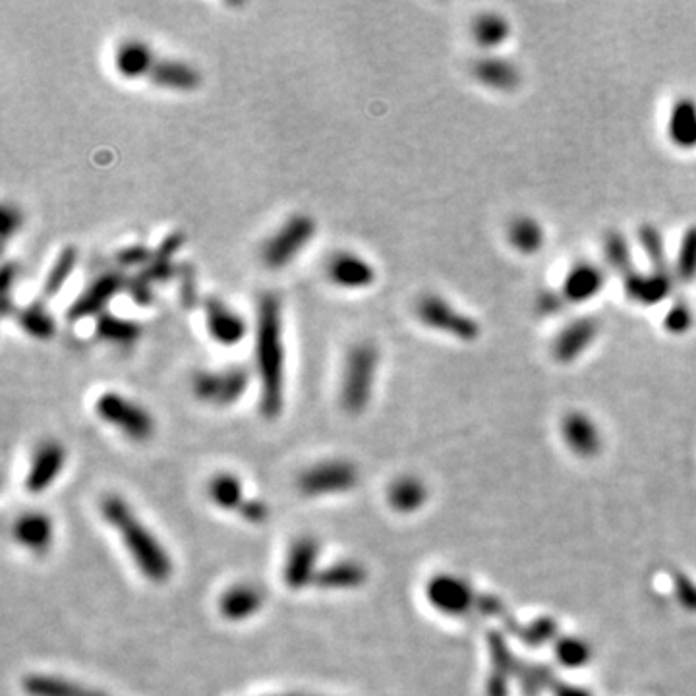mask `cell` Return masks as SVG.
I'll return each mask as SVG.
<instances>
[{"label": "cell", "mask_w": 696, "mask_h": 696, "mask_svg": "<svg viewBox=\"0 0 696 696\" xmlns=\"http://www.w3.org/2000/svg\"><path fill=\"white\" fill-rule=\"evenodd\" d=\"M14 318L18 321V327L35 341H51L57 333V321L41 302H31L24 308H18Z\"/></svg>", "instance_id": "obj_25"}, {"label": "cell", "mask_w": 696, "mask_h": 696, "mask_svg": "<svg viewBox=\"0 0 696 696\" xmlns=\"http://www.w3.org/2000/svg\"><path fill=\"white\" fill-rule=\"evenodd\" d=\"M184 244H186V234H184V232H169V234L157 244V248H155V252H153V258L174 261L176 254L182 250Z\"/></svg>", "instance_id": "obj_39"}, {"label": "cell", "mask_w": 696, "mask_h": 696, "mask_svg": "<svg viewBox=\"0 0 696 696\" xmlns=\"http://www.w3.org/2000/svg\"><path fill=\"white\" fill-rule=\"evenodd\" d=\"M209 497L215 505H219L221 509H238L244 505L242 499V484L238 482L236 476L232 474H217L211 478L209 482Z\"/></svg>", "instance_id": "obj_30"}, {"label": "cell", "mask_w": 696, "mask_h": 696, "mask_svg": "<svg viewBox=\"0 0 696 696\" xmlns=\"http://www.w3.org/2000/svg\"><path fill=\"white\" fill-rule=\"evenodd\" d=\"M22 225H24L22 211L12 203H4L2 205V238L8 240L10 236H14L22 229Z\"/></svg>", "instance_id": "obj_40"}, {"label": "cell", "mask_w": 696, "mask_h": 696, "mask_svg": "<svg viewBox=\"0 0 696 696\" xmlns=\"http://www.w3.org/2000/svg\"><path fill=\"white\" fill-rule=\"evenodd\" d=\"M157 62L151 47L140 39H128L120 43L115 51V70L122 80L149 78Z\"/></svg>", "instance_id": "obj_19"}, {"label": "cell", "mask_w": 696, "mask_h": 696, "mask_svg": "<svg viewBox=\"0 0 696 696\" xmlns=\"http://www.w3.org/2000/svg\"><path fill=\"white\" fill-rule=\"evenodd\" d=\"M604 252H606L609 267L615 273H619L623 279H627L629 275H633L637 271V267L633 265V260H631L629 242L621 232H608L606 242H604Z\"/></svg>", "instance_id": "obj_31"}, {"label": "cell", "mask_w": 696, "mask_h": 696, "mask_svg": "<svg viewBox=\"0 0 696 696\" xmlns=\"http://www.w3.org/2000/svg\"><path fill=\"white\" fill-rule=\"evenodd\" d=\"M675 275L671 271H650L640 273L635 271L627 279H623V287L627 296L640 306H656L664 302L673 289Z\"/></svg>", "instance_id": "obj_16"}, {"label": "cell", "mask_w": 696, "mask_h": 696, "mask_svg": "<svg viewBox=\"0 0 696 696\" xmlns=\"http://www.w3.org/2000/svg\"><path fill=\"white\" fill-rule=\"evenodd\" d=\"M416 316L426 327L463 343H474L482 335V327L476 319L455 308L439 294L422 296L416 304Z\"/></svg>", "instance_id": "obj_5"}, {"label": "cell", "mask_w": 696, "mask_h": 696, "mask_svg": "<svg viewBox=\"0 0 696 696\" xmlns=\"http://www.w3.org/2000/svg\"><path fill=\"white\" fill-rule=\"evenodd\" d=\"M667 138L677 149H696V101L693 97H679L667 118Z\"/></svg>", "instance_id": "obj_20"}, {"label": "cell", "mask_w": 696, "mask_h": 696, "mask_svg": "<svg viewBox=\"0 0 696 696\" xmlns=\"http://www.w3.org/2000/svg\"><path fill=\"white\" fill-rule=\"evenodd\" d=\"M176 279H178V294H180L182 306L192 310L198 304V283H196L194 267L188 261L180 263Z\"/></svg>", "instance_id": "obj_35"}, {"label": "cell", "mask_w": 696, "mask_h": 696, "mask_svg": "<svg viewBox=\"0 0 696 696\" xmlns=\"http://www.w3.org/2000/svg\"><path fill=\"white\" fill-rule=\"evenodd\" d=\"M329 281L343 290H364L376 283V267L354 252H337L327 261Z\"/></svg>", "instance_id": "obj_12"}, {"label": "cell", "mask_w": 696, "mask_h": 696, "mask_svg": "<svg viewBox=\"0 0 696 696\" xmlns=\"http://www.w3.org/2000/svg\"><path fill=\"white\" fill-rule=\"evenodd\" d=\"M377 366L379 350L374 343L362 341L348 350L341 379V406L348 414H360L370 403Z\"/></svg>", "instance_id": "obj_3"}, {"label": "cell", "mask_w": 696, "mask_h": 696, "mask_svg": "<svg viewBox=\"0 0 696 696\" xmlns=\"http://www.w3.org/2000/svg\"><path fill=\"white\" fill-rule=\"evenodd\" d=\"M66 463V451L57 441H45L37 447L28 476H26V490L29 493L45 492L62 472Z\"/></svg>", "instance_id": "obj_13"}, {"label": "cell", "mask_w": 696, "mask_h": 696, "mask_svg": "<svg viewBox=\"0 0 696 696\" xmlns=\"http://www.w3.org/2000/svg\"><path fill=\"white\" fill-rule=\"evenodd\" d=\"M126 294L132 298L134 304L138 306H151L153 300H155V287H151L147 281H144L138 273L128 277V283H126Z\"/></svg>", "instance_id": "obj_38"}, {"label": "cell", "mask_w": 696, "mask_h": 696, "mask_svg": "<svg viewBox=\"0 0 696 696\" xmlns=\"http://www.w3.org/2000/svg\"><path fill=\"white\" fill-rule=\"evenodd\" d=\"M318 231L316 219L304 213L290 215L261 246V263L271 271H281L296 260L314 240Z\"/></svg>", "instance_id": "obj_4"}, {"label": "cell", "mask_w": 696, "mask_h": 696, "mask_svg": "<svg viewBox=\"0 0 696 696\" xmlns=\"http://www.w3.org/2000/svg\"><path fill=\"white\" fill-rule=\"evenodd\" d=\"M263 606V592L252 584H238L229 588L221 598V613L229 621H242L254 615Z\"/></svg>", "instance_id": "obj_23"}, {"label": "cell", "mask_w": 696, "mask_h": 696, "mask_svg": "<svg viewBox=\"0 0 696 696\" xmlns=\"http://www.w3.org/2000/svg\"><path fill=\"white\" fill-rule=\"evenodd\" d=\"M147 80L153 86L171 91H194L202 86L200 70L190 62L174 58H157Z\"/></svg>", "instance_id": "obj_18"}, {"label": "cell", "mask_w": 696, "mask_h": 696, "mask_svg": "<svg viewBox=\"0 0 696 696\" xmlns=\"http://www.w3.org/2000/svg\"><path fill=\"white\" fill-rule=\"evenodd\" d=\"M358 470L348 461H327L308 468L300 480L298 488L304 495L318 497L327 493L347 492L356 486Z\"/></svg>", "instance_id": "obj_9"}, {"label": "cell", "mask_w": 696, "mask_h": 696, "mask_svg": "<svg viewBox=\"0 0 696 696\" xmlns=\"http://www.w3.org/2000/svg\"><path fill=\"white\" fill-rule=\"evenodd\" d=\"M20 277V265L16 261H4L2 271H0V287H2V298L10 296L12 289L16 287Z\"/></svg>", "instance_id": "obj_41"}, {"label": "cell", "mask_w": 696, "mask_h": 696, "mask_svg": "<svg viewBox=\"0 0 696 696\" xmlns=\"http://www.w3.org/2000/svg\"><path fill=\"white\" fill-rule=\"evenodd\" d=\"M248 385L250 374L240 366L202 370L192 377V391L196 399L219 408L236 405V401H240L248 391Z\"/></svg>", "instance_id": "obj_7"}, {"label": "cell", "mask_w": 696, "mask_h": 696, "mask_svg": "<svg viewBox=\"0 0 696 696\" xmlns=\"http://www.w3.org/2000/svg\"><path fill=\"white\" fill-rule=\"evenodd\" d=\"M14 538L31 551H45L53 540V522L43 513H28L14 522Z\"/></svg>", "instance_id": "obj_22"}, {"label": "cell", "mask_w": 696, "mask_h": 696, "mask_svg": "<svg viewBox=\"0 0 696 696\" xmlns=\"http://www.w3.org/2000/svg\"><path fill=\"white\" fill-rule=\"evenodd\" d=\"M606 287L604 269L592 261H579L573 265L563 281L561 294L569 304H584L596 298Z\"/></svg>", "instance_id": "obj_14"}, {"label": "cell", "mask_w": 696, "mask_h": 696, "mask_svg": "<svg viewBox=\"0 0 696 696\" xmlns=\"http://www.w3.org/2000/svg\"><path fill=\"white\" fill-rule=\"evenodd\" d=\"M511 35L509 22L499 14H480L472 24V37L482 49H497Z\"/></svg>", "instance_id": "obj_28"}, {"label": "cell", "mask_w": 696, "mask_h": 696, "mask_svg": "<svg viewBox=\"0 0 696 696\" xmlns=\"http://www.w3.org/2000/svg\"><path fill=\"white\" fill-rule=\"evenodd\" d=\"M472 76L478 84L503 93L515 91L522 82L521 68L513 60L495 55L474 60Z\"/></svg>", "instance_id": "obj_15"}, {"label": "cell", "mask_w": 696, "mask_h": 696, "mask_svg": "<svg viewBox=\"0 0 696 696\" xmlns=\"http://www.w3.org/2000/svg\"><path fill=\"white\" fill-rule=\"evenodd\" d=\"M318 555V542L312 538H300L290 546L285 563V580L292 590H300L310 582L314 584L318 575Z\"/></svg>", "instance_id": "obj_17"}, {"label": "cell", "mask_w": 696, "mask_h": 696, "mask_svg": "<svg viewBox=\"0 0 696 696\" xmlns=\"http://www.w3.org/2000/svg\"><path fill=\"white\" fill-rule=\"evenodd\" d=\"M600 335V321L596 318H579L571 321L553 339L551 356L561 364H571L594 345Z\"/></svg>", "instance_id": "obj_11"}, {"label": "cell", "mask_w": 696, "mask_h": 696, "mask_svg": "<svg viewBox=\"0 0 696 696\" xmlns=\"http://www.w3.org/2000/svg\"><path fill=\"white\" fill-rule=\"evenodd\" d=\"M673 275L681 285H691L696 281V225L683 234Z\"/></svg>", "instance_id": "obj_32"}, {"label": "cell", "mask_w": 696, "mask_h": 696, "mask_svg": "<svg viewBox=\"0 0 696 696\" xmlns=\"http://www.w3.org/2000/svg\"><path fill=\"white\" fill-rule=\"evenodd\" d=\"M563 304H565V298L561 292H544L538 300V310L544 316H555L561 312Z\"/></svg>", "instance_id": "obj_42"}, {"label": "cell", "mask_w": 696, "mask_h": 696, "mask_svg": "<svg viewBox=\"0 0 696 696\" xmlns=\"http://www.w3.org/2000/svg\"><path fill=\"white\" fill-rule=\"evenodd\" d=\"M128 277L122 271H105L101 273L89 287H87L68 308L66 318L70 321H82V319L93 318L105 314L107 304L126 290Z\"/></svg>", "instance_id": "obj_8"}, {"label": "cell", "mask_w": 696, "mask_h": 696, "mask_svg": "<svg viewBox=\"0 0 696 696\" xmlns=\"http://www.w3.org/2000/svg\"><path fill=\"white\" fill-rule=\"evenodd\" d=\"M142 333H144V327L140 321L120 318V316L109 314V312L101 314L95 323V337L109 343V345H116V347L136 345L140 341Z\"/></svg>", "instance_id": "obj_21"}, {"label": "cell", "mask_w": 696, "mask_h": 696, "mask_svg": "<svg viewBox=\"0 0 696 696\" xmlns=\"http://www.w3.org/2000/svg\"><path fill=\"white\" fill-rule=\"evenodd\" d=\"M22 687L28 696H107L53 675H28L24 677Z\"/></svg>", "instance_id": "obj_24"}, {"label": "cell", "mask_w": 696, "mask_h": 696, "mask_svg": "<svg viewBox=\"0 0 696 696\" xmlns=\"http://www.w3.org/2000/svg\"><path fill=\"white\" fill-rule=\"evenodd\" d=\"M153 252L155 250H151L147 244L124 246L115 254L116 265L122 269H134V267L144 269L145 265L153 260Z\"/></svg>", "instance_id": "obj_37"}, {"label": "cell", "mask_w": 696, "mask_h": 696, "mask_svg": "<svg viewBox=\"0 0 696 696\" xmlns=\"http://www.w3.org/2000/svg\"><path fill=\"white\" fill-rule=\"evenodd\" d=\"M511 246L522 256L538 254L546 244V232L532 217H517L507 231Z\"/></svg>", "instance_id": "obj_26"}, {"label": "cell", "mask_w": 696, "mask_h": 696, "mask_svg": "<svg viewBox=\"0 0 696 696\" xmlns=\"http://www.w3.org/2000/svg\"><path fill=\"white\" fill-rule=\"evenodd\" d=\"M101 513L103 519L120 534L126 550L147 579L165 582L173 575V561L169 553L122 497L107 495L101 503Z\"/></svg>", "instance_id": "obj_2"}, {"label": "cell", "mask_w": 696, "mask_h": 696, "mask_svg": "<svg viewBox=\"0 0 696 696\" xmlns=\"http://www.w3.org/2000/svg\"><path fill=\"white\" fill-rule=\"evenodd\" d=\"M78 260H80V252L74 246H64L58 252L57 260L53 261V265L43 281V296L45 298L57 296L62 287L68 283V279L72 277Z\"/></svg>", "instance_id": "obj_29"}, {"label": "cell", "mask_w": 696, "mask_h": 696, "mask_svg": "<svg viewBox=\"0 0 696 696\" xmlns=\"http://www.w3.org/2000/svg\"><path fill=\"white\" fill-rule=\"evenodd\" d=\"M203 316L209 337L221 347H236L248 335V323L221 298L203 300Z\"/></svg>", "instance_id": "obj_10"}, {"label": "cell", "mask_w": 696, "mask_h": 696, "mask_svg": "<svg viewBox=\"0 0 696 696\" xmlns=\"http://www.w3.org/2000/svg\"><path fill=\"white\" fill-rule=\"evenodd\" d=\"M238 513L250 522H261L267 519V507H265V503L256 501V499L244 501V505L240 507Z\"/></svg>", "instance_id": "obj_43"}, {"label": "cell", "mask_w": 696, "mask_h": 696, "mask_svg": "<svg viewBox=\"0 0 696 696\" xmlns=\"http://www.w3.org/2000/svg\"><path fill=\"white\" fill-rule=\"evenodd\" d=\"M638 238H640L644 254L648 256V260L652 263V269L654 271H671L673 273V269L667 263L664 238H662L660 231L654 225H644L638 231Z\"/></svg>", "instance_id": "obj_33"}, {"label": "cell", "mask_w": 696, "mask_h": 696, "mask_svg": "<svg viewBox=\"0 0 696 696\" xmlns=\"http://www.w3.org/2000/svg\"><path fill=\"white\" fill-rule=\"evenodd\" d=\"M95 412L103 422L115 426L116 430L134 441H145L155 432L153 416L144 406L115 391H107L97 397Z\"/></svg>", "instance_id": "obj_6"}, {"label": "cell", "mask_w": 696, "mask_h": 696, "mask_svg": "<svg viewBox=\"0 0 696 696\" xmlns=\"http://www.w3.org/2000/svg\"><path fill=\"white\" fill-rule=\"evenodd\" d=\"M176 273H178V265L174 261L159 260V258H153L144 269L138 271V275L151 287L169 283L171 279H176Z\"/></svg>", "instance_id": "obj_36"}, {"label": "cell", "mask_w": 696, "mask_h": 696, "mask_svg": "<svg viewBox=\"0 0 696 696\" xmlns=\"http://www.w3.org/2000/svg\"><path fill=\"white\" fill-rule=\"evenodd\" d=\"M256 374L260 381V412L267 420L281 416L285 406V337L283 306L275 292L261 294L254 335Z\"/></svg>", "instance_id": "obj_1"}, {"label": "cell", "mask_w": 696, "mask_h": 696, "mask_svg": "<svg viewBox=\"0 0 696 696\" xmlns=\"http://www.w3.org/2000/svg\"><path fill=\"white\" fill-rule=\"evenodd\" d=\"M366 580V571L360 563L356 561H339L333 563L331 567L319 571L314 579V584L319 588H329V590H345V588H356Z\"/></svg>", "instance_id": "obj_27"}, {"label": "cell", "mask_w": 696, "mask_h": 696, "mask_svg": "<svg viewBox=\"0 0 696 696\" xmlns=\"http://www.w3.org/2000/svg\"><path fill=\"white\" fill-rule=\"evenodd\" d=\"M695 323V316L691 312V306L685 300H677L664 316V329L669 335H685L691 331Z\"/></svg>", "instance_id": "obj_34"}]
</instances>
